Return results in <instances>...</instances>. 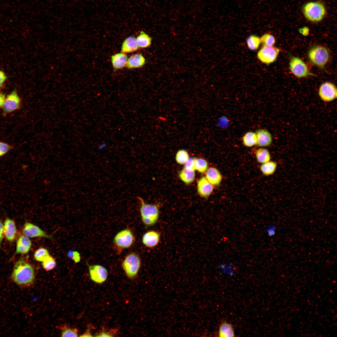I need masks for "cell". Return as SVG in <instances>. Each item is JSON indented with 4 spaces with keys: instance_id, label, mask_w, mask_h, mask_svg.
Instances as JSON below:
<instances>
[{
    "instance_id": "7",
    "label": "cell",
    "mask_w": 337,
    "mask_h": 337,
    "mask_svg": "<svg viewBox=\"0 0 337 337\" xmlns=\"http://www.w3.org/2000/svg\"><path fill=\"white\" fill-rule=\"evenodd\" d=\"M289 67L291 72L299 78L315 75L309 71L305 63L297 57L292 56L291 57Z\"/></svg>"
},
{
    "instance_id": "14",
    "label": "cell",
    "mask_w": 337,
    "mask_h": 337,
    "mask_svg": "<svg viewBox=\"0 0 337 337\" xmlns=\"http://www.w3.org/2000/svg\"><path fill=\"white\" fill-rule=\"evenodd\" d=\"M17 230L14 221L7 217L3 224V234L6 239L9 242L14 241L16 237Z\"/></svg>"
},
{
    "instance_id": "33",
    "label": "cell",
    "mask_w": 337,
    "mask_h": 337,
    "mask_svg": "<svg viewBox=\"0 0 337 337\" xmlns=\"http://www.w3.org/2000/svg\"><path fill=\"white\" fill-rule=\"evenodd\" d=\"M261 42L265 46H272L275 42L274 37L272 35L266 33L260 38Z\"/></svg>"
},
{
    "instance_id": "35",
    "label": "cell",
    "mask_w": 337,
    "mask_h": 337,
    "mask_svg": "<svg viewBox=\"0 0 337 337\" xmlns=\"http://www.w3.org/2000/svg\"><path fill=\"white\" fill-rule=\"evenodd\" d=\"M67 256L76 263L79 262L80 261V254L77 251L70 250L67 252Z\"/></svg>"
},
{
    "instance_id": "32",
    "label": "cell",
    "mask_w": 337,
    "mask_h": 337,
    "mask_svg": "<svg viewBox=\"0 0 337 337\" xmlns=\"http://www.w3.org/2000/svg\"><path fill=\"white\" fill-rule=\"evenodd\" d=\"M43 267L46 271L53 269L56 266L55 259L51 256H49L42 261Z\"/></svg>"
},
{
    "instance_id": "12",
    "label": "cell",
    "mask_w": 337,
    "mask_h": 337,
    "mask_svg": "<svg viewBox=\"0 0 337 337\" xmlns=\"http://www.w3.org/2000/svg\"><path fill=\"white\" fill-rule=\"evenodd\" d=\"M21 103L20 100L16 90H14L5 98L3 105L5 113H10L18 109Z\"/></svg>"
},
{
    "instance_id": "13",
    "label": "cell",
    "mask_w": 337,
    "mask_h": 337,
    "mask_svg": "<svg viewBox=\"0 0 337 337\" xmlns=\"http://www.w3.org/2000/svg\"><path fill=\"white\" fill-rule=\"evenodd\" d=\"M161 235L159 232L154 230H150L145 232L143 236L142 242L146 247L153 248L159 244Z\"/></svg>"
},
{
    "instance_id": "27",
    "label": "cell",
    "mask_w": 337,
    "mask_h": 337,
    "mask_svg": "<svg viewBox=\"0 0 337 337\" xmlns=\"http://www.w3.org/2000/svg\"><path fill=\"white\" fill-rule=\"evenodd\" d=\"M256 156L258 162L264 163L269 161L271 155L268 150L264 148H260L256 153Z\"/></svg>"
},
{
    "instance_id": "40",
    "label": "cell",
    "mask_w": 337,
    "mask_h": 337,
    "mask_svg": "<svg viewBox=\"0 0 337 337\" xmlns=\"http://www.w3.org/2000/svg\"><path fill=\"white\" fill-rule=\"evenodd\" d=\"M3 224L0 219V247H2V244L3 238Z\"/></svg>"
},
{
    "instance_id": "41",
    "label": "cell",
    "mask_w": 337,
    "mask_h": 337,
    "mask_svg": "<svg viewBox=\"0 0 337 337\" xmlns=\"http://www.w3.org/2000/svg\"><path fill=\"white\" fill-rule=\"evenodd\" d=\"M7 79V76L4 72L0 70V88L2 86Z\"/></svg>"
},
{
    "instance_id": "1",
    "label": "cell",
    "mask_w": 337,
    "mask_h": 337,
    "mask_svg": "<svg viewBox=\"0 0 337 337\" xmlns=\"http://www.w3.org/2000/svg\"><path fill=\"white\" fill-rule=\"evenodd\" d=\"M12 277L17 285L31 284L34 278V271L32 266L24 259L21 258L15 263Z\"/></svg>"
},
{
    "instance_id": "23",
    "label": "cell",
    "mask_w": 337,
    "mask_h": 337,
    "mask_svg": "<svg viewBox=\"0 0 337 337\" xmlns=\"http://www.w3.org/2000/svg\"><path fill=\"white\" fill-rule=\"evenodd\" d=\"M179 176L181 180L185 184L192 183L195 178V170L184 168L179 173Z\"/></svg>"
},
{
    "instance_id": "26",
    "label": "cell",
    "mask_w": 337,
    "mask_h": 337,
    "mask_svg": "<svg viewBox=\"0 0 337 337\" xmlns=\"http://www.w3.org/2000/svg\"><path fill=\"white\" fill-rule=\"evenodd\" d=\"M244 145L247 147H251L257 145V139L255 133L251 131L246 133L242 137Z\"/></svg>"
},
{
    "instance_id": "42",
    "label": "cell",
    "mask_w": 337,
    "mask_h": 337,
    "mask_svg": "<svg viewBox=\"0 0 337 337\" xmlns=\"http://www.w3.org/2000/svg\"><path fill=\"white\" fill-rule=\"evenodd\" d=\"M300 32L304 35H306L309 33V29L307 27H304L299 29Z\"/></svg>"
},
{
    "instance_id": "9",
    "label": "cell",
    "mask_w": 337,
    "mask_h": 337,
    "mask_svg": "<svg viewBox=\"0 0 337 337\" xmlns=\"http://www.w3.org/2000/svg\"><path fill=\"white\" fill-rule=\"evenodd\" d=\"M319 95L321 99L325 102L332 101L337 98V88L333 84L325 82L320 86Z\"/></svg>"
},
{
    "instance_id": "36",
    "label": "cell",
    "mask_w": 337,
    "mask_h": 337,
    "mask_svg": "<svg viewBox=\"0 0 337 337\" xmlns=\"http://www.w3.org/2000/svg\"><path fill=\"white\" fill-rule=\"evenodd\" d=\"M12 148L9 144L0 142V157L7 153L12 149Z\"/></svg>"
},
{
    "instance_id": "21",
    "label": "cell",
    "mask_w": 337,
    "mask_h": 337,
    "mask_svg": "<svg viewBox=\"0 0 337 337\" xmlns=\"http://www.w3.org/2000/svg\"><path fill=\"white\" fill-rule=\"evenodd\" d=\"M218 335V336L222 337L235 336L232 325L225 321H222L220 325Z\"/></svg>"
},
{
    "instance_id": "22",
    "label": "cell",
    "mask_w": 337,
    "mask_h": 337,
    "mask_svg": "<svg viewBox=\"0 0 337 337\" xmlns=\"http://www.w3.org/2000/svg\"><path fill=\"white\" fill-rule=\"evenodd\" d=\"M127 60V55L124 53H118L111 57L113 66L115 69H120L125 66Z\"/></svg>"
},
{
    "instance_id": "38",
    "label": "cell",
    "mask_w": 337,
    "mask_h": 337,
    "mask_svg": "<svg viewBox=\"0 0 337 337\" xmlns=\"http://www.w3.org/2000/svg\"><path fill=\"white\" fill-rule=\"evenodd\" d=\"M116 331L115 330L112 331H107L106 330H102L100 332L97 334L95 336H113Z\"/></svg>"
},
{
    "instance_id": "25",
    "label": "cell",
    "mask_w": 337,
    "mask_h": 337,
    "mask_svg": "<svg viewBox=\"0 0 337 337\" xmlns=\"http://www.w3.org/2000/svg\"><path fill=\"white\" fill-rule=\"evenodd\" d=\"M277 166V164L276 162L269 161L263 163L261 166L260 169L264 175L269 176L274 173L276 168Z\"/></svg>"
},
{
    "instance_id": "29",
    "label": "cell",
    "mask_w": 337,
    "mask_h": 337,
    "mask_svg": "<svg viewBox=\"0 0 337 337\" xmlns=\"http://www.w3.org/2000/svg\"><path fill=\"white\" fill-rule=\"evenodd\" d=\"M260 43V38L256 35H251L247 40V46L252 50H256L258 49Z\"/></svg>"
},
{
    "instance_id": "15",
    "label": "cell",
    "mask_w": 337,
    "mask_h": 337,
    "mask_svg": "<svg viewBox=\"0 0 337 337\" xmlns=\"http://www.w3.org/2000/svg\"><path fill=\"white\" fill-rule=\"evenodd\" d=\"M31 246V241L29 237L24 235L20 236L16 242L14 255L27 254L30 251Z\"/></svg>"
},
{
    "instance_id": "3",
    "label": "cell",
    "mask_w": 337,
    "mask_h": 337,
    "mask_svg": "<svg viewBox=\"0 0 337 337\" xmlns=\"http://www.w3.org/2000/svg\"><path fill=\"white\" fill-rule=\"evenodd\" d=\"M302 12L305 17L314 22H319L325 17L326 12L324 5L320 2H311L305 4Z\"/></svg>"
},
{
    "instance_id": "5",
    "label": "cell",
    "mask_w": 337,
    "mask_h": 337,
    "mask_svg": "<svg viewBox=\"0 0 337 337\" xmlns=\"http://www.w3.org/2000/svg\"><path fill=\"white\" fill-rule=\"evenodd\" d=\"M308 56L310 61L315 65L323 68L329 60V53L325 47L316 46L310 49L308 51Z\"/></svg>"
},
{
    "instance_id": "34",
    "label": "cell",
    "mask_w": 337,
    "mask_h": 337,
    "mask_svg": "<svg viewBox=\"0 0 337 337\" xmlns=\"http://www.w3.org/2000/svg\"><path fill=\"white\" fill-rule=\"evenodd\" d=\"M61 330L62 337H77L78 336V330L76 328L63 326Z\"/></svg>"
},
{
    "instance_id": "16",
    "label": "cell",
    "mask_w": 337,
    "mask_h": 337,
    "mask_svg": "<svg viewBox=\"0 0 337 337\" xmlns=\"http://www.w3.org/2000/svg\"><path fill=\"white\" fill-rule=\"evenodd\" d=\"M213 189V185L208 181L205 177H202L198 182V192L202 197H208L212 192Z\"/></svg>"
},
{
    "instance_id": "44",
    "label": "cell",
    "mask_w": 337,
    "mask_h": 337,
    "mask_svg": "<svg viewBox=\"0 0 337 337\" xmlns=\"http://www.w3.org/2000/svg\"><path fill=\"white\" fill-rule=\"evenodd\" d=\"M81 337H88L92 336L90 331V330L88 329L87 330L83 335H81Z\"/></svg>"
},
{
    "instance_id": "43",
    "label": "cell",
    "mask_w": 337,
    "mask_h": 337,
    "mask_svg": "<svg viewBox=\"0 0 337 337\" xmlns=\"http://www.w3.org/2000/svg\"><path fill=\"white\" fill-rule=\"evenodd\" d=\"M5 98V95L3 93H0V107L3 106Z\"/></svg>"
},
{
    "instance_id": "37",
    "label": "cell",
    "mask_w": 337,
    "mask_h": 337,
    "mask_svg": "<svg viewBox=\"0 0 337 337\" xmlns=\"http://www.w3.org/2000/svg\"><path fill=\"white\" fill-rule=\"evenodd\" d=\"M195 158H189L184 164V167L188 169L194 170V164L195 160Z\"/></svg>"
},
{
    "instance_id": "24",
    "label": "cell",
    "mask_w": 337,
    "mask_h": 337,
    "mask_svg": "<svg viewBox=\"0 0 337 337\" xmlns=\"http://www.w3.org/2000/svg\"><path fill=\"white\" fill-rule=\"evenodd\" d=\"M136 39L138 47L146 48L149 46L151 43V38L143 31L140 32Z\"/></svg>"
},
{
    "instance_id": "17",
    "label": "cell",
    "mask_w": 337,
    "mask_h": 337,
    "mask_svg": "<svg viewBox=\"0 0 337 337\" xmlns=\"http://www.w3.org/2000/svg\"><path fill=\"white\" fill-rule=\"evenodd\" d=\"M257 139V145L260 147H266L271 144L272 138L271 134L265 129H259L255 132Z\"/></svg>"
},
{
    "instance_id": "2",
    "label": "cell",
    "mask_w": 337,
    "mask_h": 337,
    "mask_svg": "<svg viewBox=\"0 0 337 337\" xmlns=\"http://www.w3.org/2000/svg\"><path fill=\"white\" fill-rule=\"evenodd\" d=\"M138 198L140 204V211L143 223L147 227L154 225L159 217L158 205L146 203L139 197Z\"/></svg>"
},
{
    "instance_id": "8",
    "label": "cell",
    "mask_w": 337,
    "mask_h": 337,
    "mask_svg": "<svg viewBox=\"0 0 337 337\" xmlns=\"http://www.w3.org/2000/svg\"><path fill=\"white\" fill-rule=\"evenodd\" d=\"M278 48L263 46L258 51L257 56L262 62L268 64L274 62L279 53Z\"/></svg>"
},
{
    "instance_id": "10",
    "label": "cell",
    "mask_w": 337,
    "mask_h": 337,
    "mask_svg": "<svg viewBox=\"0 0 337 337\" xmlns=\"http://www.w3.org/2000/svg\"><path fill=\"white\" fill-rule=\"evenodd\" d=\"M22 232L24 235L29 238L43 237L52 239V237L46 234L39 227L28 222L24 223Z\"/></svg>"
},
{
    "instance_id": "19",
    "label": "cell",
    "mask_w": 337,
    "mask_h": 337,
    "mask_svg": "<svg viewBox=\"0 0 337 337\" xmlns=\"http://www.w3.org/2000/svg\"><path fill=\"white\" fill-rule=\"evenodd\" d=\"M145 63V59L142 54H136L128 59L126 65L129 69L137 68L142 66Z\"/></svg>"
},
{
    "instance_id": "30",
    "label": "cell",
    "mask_w": 337,
    "mask_h": 337,
    "mask_svg": "<svg viewBox=\"0 0 337 337\" xmlns=\"http://www.w3.org/2000/svg\"><path fill=\"white\" fill-rule=\"evenodd\" d=\"M50 256L47 250L43 247H40L35 251L34 254L35 259L38 261L42 262L46 257Z\"/></svg>"
},
{
    "instance_id": "31",
    "label": "cell",
    "mask_w": 337,
    "mask_h": 337,
    "mask_svg": "<svg viewBox=\"0 0 337 337\" xmlns=\"http://www.w3.org/2000/svg\"><path fill=\"white\" fill-rule=\"evenodd\" d=\"M189 158L187 152L184 149H181L177 152L175 159L176 162L180 164H184Z\"/></svg>"
},
{
    "instance_id": "20",
    "label": "cell",
    "mask_w": 337,
    "mask_h": 337,
    "mask_svg": "<svg viewBox=\"0 0 337 337\" xmlns=\"http://www.w3.org/2000/svg\"><path fill=\"white\" fill-rule=\"evenodd\" d=\"M138 48L136 38L130 36L126 38L123 42L121 50L123 53H129L136 51Z\"/></svg>"
},
{
    "instance_id": "39",
    "label": "cell",
    "mask_w": 337,
    "mask_h": 337,
    "mask_svg": "<svg viewBox=\"0 0 337 337\" xmlns=\"http://www.w3.org/2000/svg\"><path fill=\"white\" fill-rule=\"evenodd\" d=\"M276 231V227L274 224H272L267 226L265 229L266 232L270 236L274 235Z\"/></svg>"
},
{
    "instance_id": "11",
    "label": "cell",
    "mask_w": 337,
    "mask_h": 337,
    "mask_svg": "<svg viewBox=\"0 0 337 337\" xmlns=\"http://www.w3.org/2000/svg\"><path fill=\"white\" fill-rule=\"evenodd\" d=\"M90 278L98 283H102L107 279L108 271L104 266L99 265L89 266Z\"/></svg>"
},
{
    "instance_id": "4",
    "label": "cell",
    "mask_w": 337,
    "mask_h": 337,
    "mask_svg": "<svg viewBox=\"0 0 337 337\" xmlns=\"http://www.w3.org/2000/svg\"><path fill=\"white\" fill-rule=\"evenodd\" d=\"M141 263L139 256L135 252H131L125 256L123 261L122 266L128 277L132 279L136 276Z\"/></svg>"
},
{
    "instance_id": "6",
    "label": "cell",
    "mask_w": 337,
    "mask_h": 337,
    "mask_svg": "<svg viewBox=\"0 0 337 337\" xmlns=\"http://www.w3.org/2000/svg\"><path fill=\"white\" fill-rule=\"evenodd\" d=\"M134 242V237L132 231L128 228L122 230L115 235L113 240L114 245L120 249L129 248Z\"/></svg>"
},
{
    "instance_id": "28",
    "label": "cell",
    "mask_w": 337,
    "mask_h": 337,
    "mask_svg": "<svg viewBox=\"0 0 337 337\" xmlns=\"http://www.w3.org/2000/svg\"><path fill=\"white\" fill-rule=\"evenodd\" d=\"M208 163L207 161L202 158H196L194 164V170L198 172L203 173L208 169Z\"/></svg>"
},
{
    "instance_id": "18",
    "label": "cell",
    "mask_w": 337,
    "mask_h": 337,
    "mask_svg": "<svg viewBox=\"0 0 337 337\" xmlns=\"http://www.w3.org/2000/svg\"><path fill=\"white\" fill-rule=\"evenodd\" d=\"M206 178L212 185L219 184L222 180L221 175L216 168L210 167L206 171Z\"/></svg>"
}]
</instances>
